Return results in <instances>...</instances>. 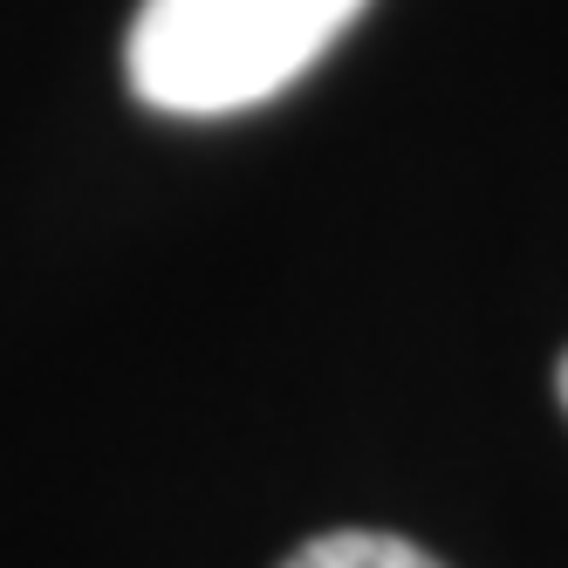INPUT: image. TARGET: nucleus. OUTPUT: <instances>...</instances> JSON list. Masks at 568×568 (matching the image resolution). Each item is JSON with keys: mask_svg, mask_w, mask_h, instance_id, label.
I'll return each instance as SVG.
<instances>
[{"mask_svg": "<svg viewBox=\"0 0 568 568\" xmlns=\"http://www.w3.org/2000/svg\"><path fill=\"white\" fill-rule=\"evenodd\" d=\"M561 404H568V356H561Z\"/></svg>", "mask_w": 568, "mask_h": 568, "instance_id": "3", "label": "nucleus"}, {"mask_svg": "<svg viewBox=\"0 0 568 568\" xmlns=\"http://www.w3.org/2000/svg\"><path fill=\"white\" fill-rule=\"evenodd\" d=\"M363 8L371 0H144L124 69L165 116H233L308 75Z\"/></svg>", "mask_w": 568, "mask_h": 568, "instance_id": "1", "label": "nucleus"}, {"mask_svg": "<svg viewBox=\"0 0 568 568\" xmlns=\"http://www.w3.org/2000/svg\"><path fill=\"white\" fill-rule=\"evenodd\" d=\"M281 568H445V561H432L425 548L397 541V535H322Z\"/></svg>", "mask_w": 568, "mask_h": 568, "instance_id": "2", "label": "nucleus"}]
</instances>
